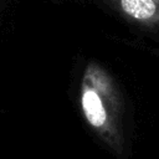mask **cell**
<instances>
[{
    "label": "cell",
    "mask_w": 159,
    "mask_h": 159,
    "mask_svg": "<svg viewBox=\"0 0 159 159\" xmlns=\"http://www.w3.org/2000/svg\"><path fill=\"white\" fill-rule=\"evenodd\" d=\"M118 9L137 22L159 24V0H116Z\"/></svg>",
    "instance_id": "cell-2"
},
{
    "label": "cell",
    "mask_w": 159,
    "mask_h": 159,
    "mask_svg": "<svg viewBox=\"0 0 159 159\" xmlns=\"http://www.w3.org/2000/svg\"><path fill=\"white\" fill-rule=\"evenodd\" d=\"M80 106L87 125L106 149L117 159H129L132 140L124 103L112 77L94 62L84 71Z\"/></svg>",
    "instance_id": "cell-1"
}]
</instances>
